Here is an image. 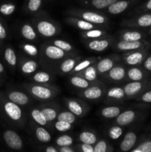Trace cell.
Wrapping results in <instances>:
<instances>
[{
	"mask_svg": "<svg viewBox=\"0 0 151 152\" xmlns=\"http://www.w3.org/2000/svg\"><path fill=\"white\" fill-rule=\"evenodd\" d=\"M25 89L33 98L40 101L50 100L58 94L57 87L50 84H25Z\"/></svg>",
	"mask_w": 151,
	"mask_h": 152,
	"instance_id": "obj_1",
	"label": "cell"
},
{
	"mask_svg": "<svg viewBox=\"0 0 151 152\" xmlns=\"http://www.w3.org/2000/svg\"><path fill=\"white\" fill-rule=\"evenodd\" d=\"M33 25L38 34L46 38H51L58 35L61 29L59 25L51 19H36L33 20Z\"/></svg>",
	"mask_w": 151,
	"mask_h": 152,
	"instance_id": "obj_2",
	"label": "cell"
},
{
	"mask_svg": "<svg viewBox=\"0 0 151 152\" xmlns=\"http://www.w3.org/2000/svg\"><path fill=\"white\" fill-rule=\"evenodd\" d=\"M126 99H135L147 90L151 88V78L142 81L129 82L124 86Z\"/></svg>",
	"mask_w": 151,
	"mask_h": 152,
	"instance_id": "obj_3",
	"label": "cell"
},
{
	"mask_svg": "<svg viewBox=\"0 0 151 152\" xmlns=\"http://www.w3.org/2000/svg\"><path fill=\"white\" fill-rule=\"evenodd\" d=\"M113 48L117 51L129 52L137 50H150L151 48V42L149 40H140V41H124L118 40L114 41L112 45Z\"/></svg>",
	"mask_w": 151,
	"mask_h": 152,
	"instance_id": "obj_4",
	"label": "cell"
},
{
	"mask_svg": "<svg viewBox=\"0 0 151 152\" xmlns=\"http://www.w3.org/2000/svg\"><path fill=\"white\" fill-rule=\"evenodd\" d=\"M70 15L71 16L80 18L90 23L99 25L105 28L106 25L109 24V19L102 13H97L95 11L90 10H74L70 12Z\"/></svg>",
	"mask_w": 151,
	"mask_h": 152,
	"instance_id": "obj_5",
	"label": "cell"
},
{
	"mask_svg": "<svg viewBox=\"0 0 151 152\" xmlns=\"http://www.w3.org/2000/svg\"><path fill=\"white\" fill-rule=\"evenodd\" d=\"M107 88L102 83H94L78 93V96L87 100H98L105 96Z\"/></svg>",
	"mask_w": 151,
	"mask_h": 152,
	"instance_id": "obj_6",
	"label": "cell"
},
{
	"mask_svg": "<svg viewBox=\"0 0 151 152\" xmlns=\"http://www.w3.org/2000/svg\"><path fill=\"white\" fill-rule=\"evenodd\" d=\"M144 116V111L135 109H127L122 111L114 120V125L124 127L130 126Z\"/></svg>",
	"mask_w": 151,
	"mask_h": 152,
	"instance_id": "obj_7",
	"label": "cell"
},
{
	"mask_svg": "<svg viewBox=\"0 0 151 152\" xmlns=\"http://www.w3.org/2000/svg\"><path fill=\"white\" fill-rule=\"evenodd\" d=\"M121 25L131 29H147L151 27V13H144L131 19H124L121 22Z\"/></svg>",
	"mask_w": 151,
	"mask_h": 152,
	"instance_id": "obj_8",
	"label": "cell"
},
{
	"mask_svg": "<svg viewBox=\"0 0 151 152\" xmlns=\"http://www.w3.org/2000/svg\"><path fill=\"white\" fill-rule=\"evenodd\" d=\"M150 50H137L125 52L121 56V59L124 63L130 67L142 66V63L149 55Z\"/></svg>",
	"mask_w": 151,
	"mask_h": 152,
	"instance_id": "obj_9",
	"label": "cell"
},
{
	"mask_svg": "<svg viewBox=\"0 0 151 152\" xmlns=\"http://www.w3.org/2000/svg\"><path fill=\"white\" fill-rule=\"evenodd\" d=\"M4 110L7 117L13 122L19 123L20 124L25 123L26 118L20 105L9 100L4 103Z\"/></svg>",
	"mask_w": 151,
	"mask_h": 152,
	"instance_id": "obj_10",
	"label": "cell"
},
{
	"mask_svg": "<svg viewBox=\"0 0 151 152\" xmlns=\"http://www.w3.org/2000/svg\"><path fill=\"white\" fill-rule=\"evenodd\" d=\"M114 42L113 38L110 36L102 37L96 39L84 40L85 46L92 51L103 52L113 45Z\"/></svg>",
	"mask_w": 151,
	"mask_h": 152,
	"instance_id": "obj_11",
	"label": "cell"
},
{
	"mask_svg": "<svg viewBox=\"0 0 151 152\" xmlns=\"http://www.w3.org/2000/svg\"><path fill=\"white\" fill-rule=\"evenodd\" d=\"M120 59H121V56L117 54L109 55L102 59L99 58V59L96 63L98 74L105 77V74L119 62Z\"/></svg>",
	"mask_w": 151,
	"mask_h": 152,
	"instance_id": "obj_12",
	"label": "cell"
},
{
	"mask_svg": "<svg viewBox=\"0 0 151 152\" xmlns=\"http://www.w3.org/2000/svg\"><path fill=\"white\" fill-rule=\"evenodd\" d=\"M68 109L77 117H82L88 112V105L80 99L66 98L65 100Z\"/></svg>",
	"mask_w": 151,
	"mask_h": 152,
	"instance_id": "obj_13",
	"label": "cell"
},
{
	"mask_svg": "<svg viewBox=\"0 0 151 152\" xmlns=\"http://www.w3.org/2000/svg\"><path fill=\"white\" fill-rule=\"evenodd\" d=\"M3 139L6 145L15 151H20L24 146V142L21 137L13 130H7L3 134Z\"/></svg>",
	"mask_w": 151,
	"mask_h": 152,
	"instance_id": "obj_14",
	"label": "cell"
},
{
	"mask_svg": "<svg viewBox=\"0 0 151 152\" xmlns=\"http://www.w3.org/2000/svg\"><path fill=\"white\" fill-rule=\"evenodd\" d=\"M151 78V75L142 66H133L127 68L126 80L129 82L142 81Z\"/></svg>",
	"mask_w": 151,
	"mask_h": 152,
	"instance_id": "obj_15",
	"label": "cell"
},
{
	"mask_svg": "<svg viewBox=\"0 0 151 152\" xmlns=\"http://www.w3.org/2000/svg\"><path fill=\"white\" fill-rule=\"evenodd\" d=\"M105 102L107 103H119L126 100V95L124 88L114 86L110 88L105 95Z\"/></svg>",
	"mask_w": 151,
	"mask_h": 152,
	"instance_id": "obj_16",
	"label": "cell"
},
{
	"mask_svg": "<svg viewBox=\"0 0 151 152\" xmlns=\"http://www.w3.org/2000/svg\"><path fill=\"white\" fill-rule=\"evenodd\" d=\"M65 21L67 24L72 25L73 27L81 31H90V30L96 29V28H105L99 25L87 22L82 19L76 17V16H68L65 19Z\"/></svg>",
	"mask_w": 151,
	"mask_h": 152,
	"instance_id": "obj_17",
	"label": "cell"
},
{
	"mask_svg": "<svg viewBox=\"0 0 151 152\" xmlns=\"http://www.w3.org/2000/svg\"><path fill=\"white\" fill-rule=\"evenodd\" d=\"M127 68L121 64H116L105 75V78L112 83H120L126 79Z\"/></svg>",
	"mask_w": 151,
	"mask_h": 152,
	"instance_id": "obj_18",
	"label": "cell"
},
{
	"mask_svg": "<svg viewBox=\"0 0 151 152\" xmlns=\"http://www.w3.org/2000/svg\"><path fill=\"white\" fill-rule=\"evenodd\" d=\"M118 40L124 41H140L147 40V35L146 33L139 30H124L119 32Z\"/></svg>",
	"mask_w": 151,
	"mask_h": 152,
	"instance_id": "obj_19",
	"label": "cell"
},
{
	"mask_svg": "<svg viewBox=\"0 0 151 152\" xmlns=\"http://www.w3.org/2000/svg\"><path fill=\"white\" fill-rule=\"evenodd\" d=\"M43 53L47 59L50 60H60L68 55V53L61 50L54 45H46L43 47Z\"/></svg>",
	"mask_w": 151,
	"mask_h": 152,
	"instance_id": "obj_20",
	"label": "cell"
},
{
	"mask_svg": "<svg viewBox=\"0 0 151 152\" xmlns=\"http://www.w3.org/2000/svg\"><path fill=\"white\" fill-rule=\"evenodd\" d=\"M8 99L11 102L22 106H26L31 102L30 96L20 91H12L8 94Z\"/></svg>",
	"mask_w": 151,
	"mask_h": 152,
	"instance_id": "obj_21",
	"label": "cell"
},
{
	"mask_svg": "<svg viewBox=\"0 0 151 152\" xmlns=\"http://www.w3.org/2000/svg\"><path fill=\"white\" fill-rule=\"evenodd\" d=\"M137 141V134L135 132L130 131L126 133L120 143V151L121 152L130 151L135 146Z\"/></svg>",
	"mask_w": 151,
	"mask_h": 152,
	"instance_id": "obj_22",
	"label": "cell"
},
{
	"mask_svg": "<svg viewBox=\"0 0 151 152\" xmlns=\"http://www.w3.org/2000/svg\"><path fill=\"white\" fill-rule=\"evenodd\" d=\"M38 108L41 110L48 123L55 121L57 118L59 114L57 105L53 103H47L39 105Z\"/></svg>",
	"mask_w": 151,
	"mask_h": 152,
	"instance_id": "obj_23",
	"label": "cell"
},
{
	"mask_svg": "<svg viewBox=\"0 0 151 152\" xmlns=\"http://www.w3.org/2000/svg\"><path fill=\"white\" fill-rule=\"evenodd\" d=\"M81 60L80 56H75V57H69L64 59L61 63L59 69L60 72L62 74H70L73 68L77 65L79 61Z\"/></svg>",
	"mask_w": 151,
	"mask_h": 152,
	"instance_id": "obj_24",
	"label": "cell"
},
{
	"mask_svg": "<svg viewBox=\"0 0 151 152\" xmlns=\"http://www.w3.org/2000/svg\"><path fill=\"white\" fill-rule=\"evenodd\" d=\"M122 107L118 105H110L104 107L100 111V114L103 118L107 120L115 119L122 112Z\"/></svg>",
	"mask_w": 151,
	"mask_h": 152,
	"instance_id": "obj_25",
	"label": "cell"
},
{
	"mask_svg": "<svg viewBox=\"0 0 151 152\" xmlns=\"http://www.w3.org/2000/svg\"><path fill=\"white\" fill-rule=\"evenodd\" d=\"M80 34L84 40L96 39H99L108 36L107 32L104 28H96V29H92L90 31H81Z\"/></svg>",
	"mask_w": 151,
	"mask_h": 152,
	"instance_id": "obj_26",
	"label": "cell"
},
{
	"mask_svg": "<svg viewBox=\"0 0 151 152\" xmlns=\"http://www.w3.org/2000/svg\"><path fill=\"white\" fill-rule=\"evenodd\" d=\"M130 6V1L127 0L117 1L107 7V12L113 15H118L125 11Z\"/></svg>",
	"mask_w": 151,
	"mask_h": 152,
	"instance_id": "obj_27",
	"label": "cell"
},
{
	"mask_svg": "<svg viewBox=\"0 0 151 152\" xmlns=\"http://www.w3.org/2000/svg\"><path fill=\"white\" fill-rule=\"evenodd\" d=\"M76 74L81 76V77H84L85 80H87L90 83H97L100 82L98 80V72L97 70H96V64L90 65V66L84 69L83 71Z\"/></svg>",
	"mask_w": 151,
	"mask_h": 152,
	"instance_id": "obj_28",
	"label": "cell"
},
{
	"mask_svg": "<svg viewBox=\"0 0 151 152\" xmlns=\"http://www.w3.org/2000/svg\"><path fill=\"white\" fill-rule=\"evenodd\" d=\"M21 35L28 41H35L37 39V32L35 28L30 23H25L20 29Z\"/></svg>",
	"mask_w": 151,
	"mask_h": 152,
	"instance_id": "obj_29",
	"label": "cell"
},
{
	"mask_svg": "<svg viewBox=\"0 0 151 152\" xmlns=\"http://www.w3.org/2000/svg\"><path fill=\"white\" fill-rule=\"evenodd\" d=\"M99 59V57H89V58H87V59L80 60L79 62L77 63V65H76L75 68H73L72 72L70 73V75H73V74H78V73L81 72V71H83L84 69L88 68V67L90 66V65L96 64Z\"/></svg>",
	"mask_w": 151,
	"mask_h": 152,
	"instance_id": "obj_30",
	"label": "cell"
},
{
	"mask_svg": "<svg viewBox=\"0 0 151 152\" xmlns=\"http://www.w3.org/2000/svg\"><path fill=\"white\" fill-rule=\"evenodd\" d=\"M69 81L73 87L81 89V90L87 88H88L91 85L94 84V83L88 82L84 77L78 75V74H73V75H71V77H70Z\"/></svg>",
	"mask_w": 151,
	"mask_h": 152,
	"instance_id": "obj_31",
	"label": "cell"
},
{
	"mask_svg": "<svg viewBox=\"0 0 151 152\" xmlns=\"http://www.w3.org/2000/svg\"><path fill=\"white\" fill-rule=\"evenodd\" d=\"M38 68V63L33 59H25L22 62H21L20 69L21 71L25 75H30L36 71Z\"/></svg>",
	"mask_w": 151,
	"mask_h": 152,
	"instance_id": "obj_32",
	"label": "cell"
},
{
	"mask_svg": "<svg viewBox=\"0 0 151 152\" xmlns=\"http://www.w3.org/2000/svg\"><path fill=\"white\" fill-rule=\"evenodd\" d=\"M78 140L81 143L94 145L98 141L97 135L92 131H83L78 135Z\"/></svg>",
	"mask_w": 151,
	"mask_h": 152,
	"instance_id": "obj_33",
	"label": "cell"
},
{
	"mask_svg": "<svg viewBox=\"0 0 151 152\" xmlns=\"http://www.w3.org/2000/svg\"><path fill=\"white\" fill-rule=\"evenodd\" d=\"M35 136L39 142L43 143H47L51 140V135L47 129L44 126H36L35 127Z\"/></svg>",
	"mask_w": 151,
	"mask_h": 152,
	"instance_id": "obj_34",
	"label": "cell"
},
{
	"mask_svg": "<svg viewBox=\"0 0 151 152\" xmlns=\"http://www.w3.org/2000/svg\"><path fill=\"white\" fill-rule=\"evenodd\" d=\"M30 116L33 120L38 126H47L48 125V122L47 121L44 114L38 108H32L30 111Z\"/></svg>",
	"mask_w": 151,
	"mask_h": 152,
	"instance_id": "obj_35",
	"label": "cell"
},
{
	"mask_svg": "<svg viewBox=\"0 0 151 152\" xmlns=\"http://www.w3.org/2000/svg\"><path fill=\"white\" fill-rule=\"evenodd\" d=\"M31 80L33 83L38 84H48L52 80V77L49 73L45 71H38L31 77Z\"/></svg>",
	"mask_w": 151,
	"mask_h": 152,
	"instance_id": "obj_36",
	"label": "cell"
},
{
	"mask_svg": "<svg viewBox=\"0 0 151 152\" xmlns=\"http://www.w3.org/2000/svg\"><path fill=\"white\" fill-rule=\"evenodd\" d=\"M113 148L106 140H98L93 145V152H113Z\"/></svg>",
	"mask_w": 151,
	"mask_h": 152,
	"instance_id": "obj_37",
	"label": "cell"
},
{
	"mask_svg": "<svg viewBox=\"0 0 151 152\" xmlns=\"http://www.w3.org/2000/svg\"><path fill=\"white\" fill-rule=\"evenodd\" d=\"M76 116L74 115L72 112H70L68 110V111H62L61 112H59L58 114L56 120L67 122V123H70V124H73L76 121Z\"/></svg>",
	"mask_w": 151,
	"mask_h": 152,
	"instance_id": "obj_38",
	"label": "cell"
},
{
	"mask_svg": "<svg viewBox=\"0 0 151 152\" xmlns=\"http://www.w3.org/2000/svg\"><path fill=\"white\" fill-rule=\"evenodd\" d=\"M56 144L59 147L72 146L73 144V139L68 134H63L56 138Z\"/></svg>",
	"mask_w": 151,
	"mask_h": 152,
	"instance_id": "obj_39",
	"label": "cell"
},
{
	"mask_svg": "<svg viewBox=\"0 0 151 152\" xmlns=\"http://www.w3.org/2000/svg\"><path fill=\"white\" fill-rule=\"evenodd\" d=\"M4 59L6 62L12 67H15L17 63V57L14 50L11 48H7L4 51Z\"/></svg>",
	"mask_w": 151,
	"mask_h": 152,
	"instance_id": "obj_40",
	"label": "cell"
},
{
	"mask_svg": "<svg viewBox=\"0 0 151 152\" xmlns=\"http://www.w3.org/2000/svg\"><path fill=\"white\" fill-rule=\"evenodd\" d=\"M52 43L55 46H56L59 48H60L61 50H64V51L68 53H71L73 50V47L72 45L70 42H68L65 41V40L54 39L52 42Z\"/></svg>",
	"mask_w": 151,
	"mask_h": 152,
	"instance_id": "obj_41",
	"label": "cell"
},
{
	"mask_svg": "<svg viewBox=\"0 0 151 152\" xmlns=\"http://www.w3.org/2000/svg\"><path fill=\"white\" fill-rule=\"evenodd\" d=\"M123 134V128L118 125L111 126L108 130V136L111 140H116L119 139Z\"/></svg>",
	"mask_w": 151,
	"mask_h": 152,
	"instance_id": "obj_42",
	"label": "cell"
},
{
	"mask_svg": "<svg viewBox=\"0 0 151 152\" xmlns=\"http://www.w3.org/2000/svg\"><path fill=\"white\" fill-rule=\"evenodd\" d=\"M117 1L118 0H92L91 4L95 8L98 10H102V9L108 7Z\"/></svg>",
	"mask_w": 151,
	"mask_h": 152,
	"instance_id": "obj_43",
	"label": "cell"
},
{
	"mask_svg": "<svg viewBox=\"0 0 151 152\" xmlns=\"http://www.w3.org/2000/svg\"><path fill=\"white\" fill-rule=\"evenodd\" d=\"M22 50L30 56H36L38 54V49L36 45L30 43H24L22 45Z\"/></svg>",
	"mask_w": 151,
	"mask_h": 152,
	"instance_id": "obj_44",
	"label": "cell"
},
{
	"mask_svg": "<svg viewBox=\"0 0 151 152\" xmlns=\"http://www.w3.org/2000/svg\"><path fill=\"white\" fill-rule=\"evenodd\" d=\"M54 127L56 131L59 132H65L71 130L73 129V124L68 123L67 122L59 121L56 120L54 123Z\"/></svg>",
	"mask_w": 151,
	"mask_h": 152,
	"instance_id": "obj_45",
	"label": "cell"
},
{
	"mask_svg": "<svg viewBox=\"0 0 151 152\" xmlns=\"http://www.w3.org/2000/svg\"><path fill=\"white\" fill-rule=\"evenodd\" d=\"M135 100L139 102H142V103H151V88L149 90H147L146 91L138 96L135 99Z\"/></svg>",
	"mask_w": 151,
	"mask_h": 152,
	"instance_id": "obj_46",
	"label": "cell"
},
{
	"mask_svg": "<svg viewBox=\"0 0 151 152\" xmlns=\"http://www.w3.org/2000/svg\"><path fill=\"white\" fill-rule=\"evenodd\" d=\"M16 10V6L13 4H4L0 7V12L3 15L9 16L11 15Z\"/></svg>",
	"mask_w": 151,
	"mask_h": 152,
	"instance_id": "obj_47",
	"label": "cell"
},
{
	"mask_svg": "<svg viewBox=\"0 0 151 152\" xmlns=\"http://www.w3.org/2000/svg\"><path fill=\"white\" fill-rule=\"evenodd\" d=\"M41 5V0H29L28 4V9L31 13L38 11Z\"/></svg>",
	"mask_w": 151,
	"mask_h": 152,
	"instance_id": "obj_48",
	"label": "cell"
},
{
	"mask_svg": "<svg viewBox=\"0 0 151 152\" xmlns=\"http://www.w3.org/2000/svg\"><path fill=\"white\" fill-rule=\"evenodd\" d=\"M136 149L142 152H151V140H147L144 141L136 147Z\"/></svg>",
	"mask_w": 151,
	"mask_h": 152,
	"instance_id": "obj_49",
	"label": "cell"
},
{
	"mask_svg": "<svg viewBox=\"0 0 151 152\" xmlns=\"http://www.w3.org/2000/svg\"><path fill=\"white\" fill-rule=\"evenodd\" d=\"M77 151L78 152H93V145L80 143L77 145Z\"/></svg>",
	"mask_w": 151,
	"mask_h": 152,
	"instance_id": "obj_50",
	"label": "cell"
},
{
	"mask_svg": "<svg viewBox=\"0 0 151 152\" xmlns=\"http://www.w3.org/2000/svg\"><path fill=\"white\" fill-rule=\"evenodd\" d=\"M142 66L151 75V53H149V55L147 56Z\"/></svg>",
	"mask_w": 151,
	"mask_h": 152,
	"instance_id": "obj_51",
	"label": "cell"
},
{
	"mask_svg": "<svg viewBox=\"0 0 151 152\" xmlns=\"http://www.w3.org/2000/svg\"><path fill=\"white\" fill-rule=\"evenodd\" d=\"M59 152H78L77 150H75L71 146L67 147H59Z\"/></svg>",
	"mask_w": 151,
	"mask_h": 152,
	"instance_id": "obj_52",
	"label": "cell"
},
{
	"mask_svg": "<svg viewBox=\"0 0 151 152\" xmlns=\"http://www.w3.org/2000/svg\"><path fill=\"white\" fill-rule=\"evenodd\" d=\"M6 36H7V33H6L5 28H4L2 24L0 22V39H4L6 38Z\"/></svg>",
	"mask_w": 151,
	"mask_h": 152,
	"instance_id": "obj_53",
	"label": "cell"
},
{
	"mask_svg": "<svg viewBox=\"0 0 151 152\" xmlns=\"http://www.w3.org/2000/svg\"><path fill=\"white\" fill-rule=\"evenodd\" d=\"M44 152H59V149L55 148L53 145H49L44 148Z\"/></svg>",
	"mask_w": 151,
	"mask_h": 152,
	"instance_id": "obj_54",
	"label": "cell"
},
{
	"mask_svg": "<svg viewBox=\"0 0 151 152\" xmlns=\"http://www.w3.org/2000/svg\"><path fill=\"white\" fill-rule=\"evenodd\" d=\"M144 11H151V0H148L144 6Z\"/></svg>",
	"mask_w": 151,
	"mask_h": 152,
	"instance_id": "obj_55",
	"label": "cell"
},
{
	"mask_svg": "<svg viewBox=\"0 0 151 152\" xmlns=\"http://www.w3.org/2000/svg\"><path fill=\"white\" fill-rule=\"evenodd\" d=\"M4 67H3L2 64H1V62H0V74H1V73L4 72Z\"/></svg>",
	"mask_w": 151,
	"mask_h": 152,
	"instance_id": "obj_56",
	"label": "cell"
},
{
	"mask_svg": "<svg viewBox=\"0 0 151 152\" xmlns=\"http://www.w3.org/2000/svg\"><path fill=\"white\" fill-rule=\"evenodd\" d=\"M147 33H148V35L151 37V27H150V28H147Z\"/></svg>",
	"mask_w": 151,
	"mask_h": 152,
	"instance_id": "obj_57",
	"label": "cell"
},
{
	"mask_svg": "<svg viewBox=\"0 0 151 152\" xmlns=\"http://www.w3.org/2000/svg\"><path fill=\"white\" fill-rule=\"evenodd\" d=\"M132 152H142V151H139V150L136 149H136H135V150H133V151H132Z\"/></svg>",
	"mask_w": 151,
	"mask_h": 152,
	"instance_id": "obj_58",
	"label": "cell"
},
{
	"mask_svg": "<svg viewBox=\"0 0 151 152\" xmlns=\"http://www.w3.org/2000/svg\"><path fill=\"white\" fill-rule=\"evenodd\" d=\"M150 137H151V134H150Z\"/></svg>",
	"mask_w": 151,
	"mask_h": 152,
	"instance_id": "obj_59",
	"label": "cell"
}]
</instances>
